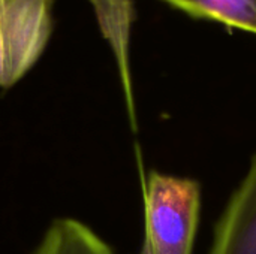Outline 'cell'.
I'll return each mask as SVG.
<instances>
[{
    "label": "cell",
    "mask_w": 256,
    "mask_h": 254,
    "mask_svg": "<svg viewBox=\"0 0 256 254\" xmlns=\"http://www.w3.org/2000/svg\"><path fill=\"white\" fill-rule=\"evenodd\" d=\"M144 244L150 254H192L201 189L195 180L152 171L142 180Z\"/></svg>",
    "instance_id": "obj_1"
},
{
    "label": "cell",
    "mask_w": 256,
    "mask_h": 254,
    "mask_svg": "<svg viewBox=\"0 0 256 254\" xmlns=\"http://www.w3.org/2000/svg\"><path fill=\"white\" fill-rule=\"evenodd\" d=\"M52 0H0V88L15 85L42 55Z\"/></svg>",
    "instance_id": "obj_2"
},
{
    "label": "cell",
    "mask_w": 256,
    "mask_h": 254,
    "mask_svg": "<svg viewBox=\"0 0 256 254\" xmlns=\"http://www.w3.org/2000/svg\"><path fill=\"white\" fill-rule=\"evenodd\" d=\"M210 254H256V153L216 225Z\"/></svg>",
    "instance_id": "obj_3"
},
{
    "label": "cell",
    "mask_w": 256,
    "mask_h": 254,
    "mask_svg": "<svg viewBox=\"0 0 256 254\" xmlns=\"http://www.w3.org/2000/svg\"><path fill=\"white\" fill-rule=\"evenodd\" d=\"M92 3L94 4V7H102L99 16L102 18L104 34L111 42L118 66L129 123L132 130L136 132L138 121H136L132 76L129 67V34H130V22L134 18L132 1L130 0H92Z\"/></svg>",
    "instance_id": "obj_4"
},
{
    "label": "cell",
    "mask_w": 256,
    "mask_h": 254,
    "mask_svg": "<svg viewBox=\"0 0 256 254\" xmlns=\"http://www.w3.org/2000/svg\"><path fill=\"white\" fill-rule=\"evenodd\" d=\"M33 254H114L111 247L88 226L74 219L51 223Z\"/></svg>",
    "instance_id": "obj_5"
},
{
    "label": "cell",
    "mask_w": 256,
    "mask_h": 254,
    "mask_svg": "<svg viewBox=\"0 0 256 254\" xmlns=\"http://www.w3.org/2000/svg\"><path fill=\"white\" fill-rule=\"evenodd\" d=\"M195 16L256 34V0H164Z\"/></svg>",
    "instance_id": "obj_6"
},
{
    "label": "cell",
    "mask_w": 256,
    "mask_h": 254,
    "mask_svg": "<svg viewBox=\"0 0 256 254\" xmlns=\"http://www.w3.org/2000/svg\"><path fill=\"white\" fill-rule=\"evenodd\" d=\"M140 254H150V250H148V247L142 243V247H141V252Z\"/></svg>",
    "instance_id": "obj_7"
}]
</instances>
